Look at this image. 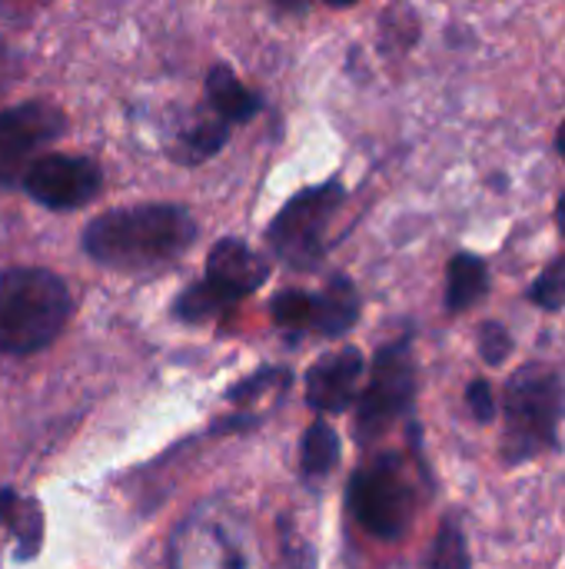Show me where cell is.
Instances as JSON below:
<instances>
[{"instance_id": "1", "label": "cell", "mask_w": 565, "mask_h": 569, "mask_svg": "<svg viewBox=\"0 0 565 569\" xmlns=\"http://www.w3.org/2000/svg\"><path fill=\"white\" fill-rule=\"evenodd\" d=\"M196 240V220L176 203L120 207L83 230V250L113 270H153L173 263Z\"/></svg>"}, {"instance_id": "2", "label": "cell", "mask_w": 565, "mask_h": 569, "mask_svg": "<svg viewBox=\"0 0 565 569\" xmlns=\"http://www.w3.org/2000/svg\"><path fill=\"white\" fill-rule=\"evenodd\" d=\"M565 423V377L549 363H526L503 390V460L529 463L559 447Z\"/></svg>"}, {"instance_id": "3", "label": "cell", "mask_w": 565, "mask_h": 569, "mask_svg": "<svg viewBox=\"0 0 565 569\" xmlns=\"http://www.w3.org/2000/svg\"><path fill=\"white\" fill-rule=\"evenodd\" d=\"M73 300L67 283L40 267H17L0 273V353L27 357L50 347L67 320Z\"/></svg>"}, {"instance_id": "4", "label": "cell", "mask_w": 565, "mask_h": 569, "mask_svg": "<svg viewBox=\"0 0 565 569\" xmlns=\"http://www.w3.org/2000/svg\"><path fill=\"white\" fill-rule=\"evenodd\" d=\"M346 503L353 520L376 540H400L416 520V490L396 453H380L350 480Z\"/></svg>"}, {"instance_id": "5", "label": "cell", "mask_w": 565, "mask_h": 569, "mask_svg": "<svg viewBox=\"0 0 565 569\" xmlns=\"http://www.w3.org/2000/svg\"><path fill=\"white\" fill-rule=\"evenodd\" d=\"M343 203L346 190L336 180L296 193L266 227L270 250L293 270H313L326 257V233Z\"/></svg>"}, {"instance_id": "6", "label": "cell", "mask_w": 565, "mask_h": 569, "mask_svg": "<svg viewBox=\"0 0 565 569\" xmlns=\"http://www.w3.org/2000/svg\"><path fill=\"white\" fill-rule=\"evenodd\" d=\"M356 400H360V410H356L360 440H373L386 433L400 417L410 413L416 400V363H413L410 337L393 340L376 353L370 383Z\"/></svg>"}, {"instance_id": "7", "label": "cell", "mask_w": 565, "mask_h": 569, "mask_svg": "<svg viewBox=\"0 0 565 569\" xmlns=\"http://www.w3.org/2000/svg\"><path fill=\"white\" fill-rule=\"evenodd\" d=\"M63 127V113L43 100L0 110V187L23 180L27 170L40 160V150L50 147Z\"/></svg>"}, {"instance_id": "8", "label": "cell", "mask_w": 565, "mask_h": 569, "mask_svg": "<svg viewBox=\"0 0 565 569\" xmlns=\"http://www.w3.org/2000/svg\"><path fill=\"white\" fill-rule=\"evenodd\" d=\"M103 187V173L87 157L43 153L23 177V190L47 210H77Z\"/></svg>"}, {"instance_id": "9", "label": "cell", "mask_w": 565, "mask_h": 569, "mask_svg": "<svg viewBox=\"0 0 565 569\" xmlns=\"http://www.w3.org/2000/svg\"><path fill=\"white\" fill-rule=\"evenodd\" d=\"M363 353L356 347L316 360L306 373V403L320 413H343L360 393Z\"/></svg>"}, {"instance_id": "10", "label": "cell", "mask_w": 565, "mask_h": 569, "mask_svg": "<svg viewBox=\"0 0 565 569\" xmlns=\"http://www.w3.org/2000/svg\"><path fill=\"white\" fill-rule=\"evenodd\" d=\"M266 277H270V263L256 250H250L243 240L226 237L210 250L203 280H210L213 287H220L226 297H233L240 303L243 297L260 290L266 283Z\"/></svg>"}, {"instance_id": "11", "label": "cell", "mask_w": 565, "mask_h": 569, "mask_svg": "<svg viewBox=\"0 0 565 569\" xmlns=\"http://www.w3.org/2000/svg\"><path fill=\"white\" fill-rule=\"evenodd\" d=\"M360 320V293L353 287L350 277H333L320 297H313V317H310V330L320 337H343L356 327Z\"/></svg>"}, {"instance_id": "12", "label": "cell", "mask_w": 565, "mask_h": 569, "mask_svg": "<svg viewBox=\"0 0 565 569\" xmlns=\"http://www.w3.org/2000/svg\"><path fill=\"white\" fill-rule=\"evenodd\" d=\"M206 103L213 110L216 120L230 123H246L263 110V97L253 93L250 87H243L236 80V73L223 63H216L206 77Z\"/></svg>"}, {"instance_id": "13", "label": "cell", "mask_w": 565, "mask_h": 569, "mask_svg": "<svg viewBox=\"0 0 565 569\" xmlns=\"http://www.w3.org/2000/svg\"><path fill=\"white\" fill-rule=\"evenodd\" d=\"M490 293V267L476 253H456L446 267V310L463 313Z\"/></svg>"}, {"instance_id": "14", "label": "cell", "mask_w": 565, "mask_h": 569, "mask_svg": "<svg viewBox=\"0 0 565 569\" xmlns=\"http://www.w3.org/2000/svg\"><path fill=\"white\" fill-rule=\"evenodd\" d=\"M0 520H3V523L13 530V537L20 540V547H17L20 560L33 557L37 547H40V530H43L37 503L20 500L13 490H3V493H0Z\"/></svg>"}, {"instance_id": "15", "label": "cell", "mask_w": 565, "mask_h": 569, "mask_svg": "<svg viewBox=\"0 0 565 569\" xmlns=\"http://www.w3.org/2000/svg\"><path fill=\"white\" fill-rule=\"evenodd\" d=\"M340 463V437L330 423L316 420L306 437H303V453H300V467H303V477L306 480H316V477H326L333 473Z\"/></svg>"}, {"instance_id": "16", "label": "cell", "mask_w": 565, "mask_h": 569, "mask_svg": "<svg viewBox=\"0 0 565 569\" xmlns=\"http://www.w3.org/2000/svg\"><path fill=\"white\" fill-rule=\"evenodd\" d=\"M233 303H236V300L226 297L220 287H213L210 280H200V283L186 287V290L176 297L173 313H176L180 320H186V323H203V320H210V317L226 313Z\"/></svg>"}, {"instance_id": "17", "label": "cell", "mask_w": 565, "mask_h": 569, "mask_svg": "<svg viewBox=\"0 0 565 569\" xmlns=\"http://www.w3.org/2000/svg\"><path fill=\"white\" fill-rule=\"evenodd\" d=\"M226 137H230V127L223 120H216V117L196 120L193 130L183 133V140L176 147V157H180V163H200V160L213 157L216 150H223Z\"/></svg>"}, {"instance_id": "18", "label": "cell", "mask_w": 565, "mask_h": 569, "mask_svg": "<svg viewBox=\"0 0 565 569\" xmlns=\"http://www.w3.org/2000/svg\"><path fill=\"white\" fill-rule=\"evenodd\" d=\"M430 569H473L463 527L453 517L443 520V527L436 533V543H433V553H430Z\"/></svg>"}, {"instance_id": "19", "label": "cell", "mask_w": 565, "mask_h": 569, "mask_svg": "<svg viewBox=\"0 0 565 569\" xmlns=\"http://www.w3.org/2000/svg\"><path fill=\"white\" fill-rule=\"evenodd\" d=\"M529 303H536L539 310H549V313H556V310H563L565 307V250L556 257V260H549V267L529 283Z\"/></svg>"}, {"instance_id": "20", "label": "cell", "mask_w": 565, "mask_h": 569, "mask_svg": "<svg viewBox=\"0 0 565 569\" xmlns=\"http://www.w3.org/2000/svg\"><path fill=\"white\" fill-rule=\"evenodd\" d=\"M310 317H313V297L306 290H283L273 300V320L290 333L310 330Z\"/></svg>"}, {"instance_id": "21", "label": "cell", "mask_w": 565, "mask_h": 569, "mask_svg": "<svg viewBox=\"0 0 565 569\" xmlns=\"http://www.w3.org/2000/svg\"><path fill=\"white\" fill-rule=\"evenodd\" d=\"M480 357L490 363V367H503L513 353V333L506 330L503 320H486L480 327Z\"/></svg>"}, {"instance_id": "22", "label": "cell", "mask_w": 565, "mask_h": 569, "mask_svg": "<svg viewBox=\"0 0 565 569\" xmlns=\"http://www.w3.org/2000/svg\"><path fill=\"white\" fill-rule=\"evenodd\" d=\"M466 407H470L473 420H476V423H483V427L496 420L500 403H496V393H493L490 380H473V383L466 387Z\"/></svg>"}, {"instance_id": "23", "label": "cell", "mask_w": 565, "mask_h": 569, "mask_svg": "<svg viewBox=\"0 0 565 569\" xmlns=\"http://www.w3.org/2000/svg\"><path fill=\"white\" fill-rule=\"evenodd\" d=\"M17 73H20V60L13 53V47L0 37V93L17 80Z\"/></svg>"}, {"instance_id": "24", "label": "cell", "mask_w": 565, "mask_h": 569, "mask_svg": "<svg viewBox=\"0 0 565 569\" xmlns=\"http://www.w3.org/2000/svg\"><path fill=\"white\" fill-rule=\"evenodd\" d=\"M556 227H559V233H563L565 240V193L559 197V203H556Z\"/></svg>"}, {"instance_id": "25", "label": "cell", "mask_w": 565, "mask_h": 569, "mask_svg": "<svg viewBox=\"0 0 565 569\" xmlns=\"http://www.w3.org/2000/svg\"><path fill=\"white\" fill-rule=\"evenodd\" d=\"M556 150L565 157V120H563V127H559V133H556Z\"/></svg>"}]
</instances>
